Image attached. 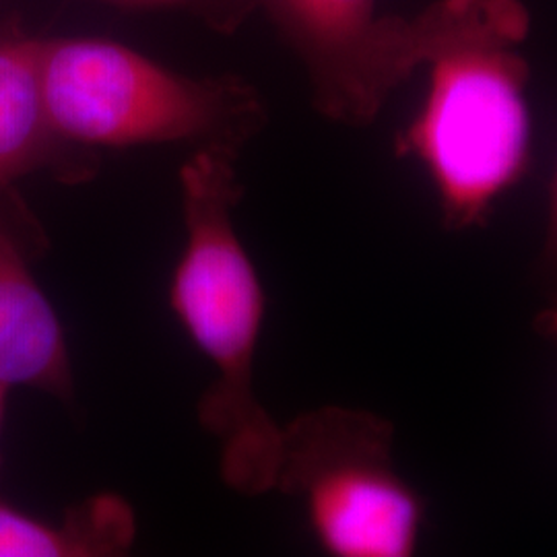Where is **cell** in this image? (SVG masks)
<instances>
[{"label":"cell","instance_id":"obj_7","mask_svg":"<svg viewBox=\"0 0 557 557\" xmlns=\"http://www.w3.org/2000/svg\"><path fill=\"white\" fill-rule=\"evenodd\" d=\"M48 170L62 182L96 172L94 151L60 139L48 116L41 85L40 38L0 29V193L17 180Z\"/></svg>","mask_w":557,"mask_h":557},{"label":"cell","instance_id":"obj_2","mask_svg":"<svg viewBox=\"0 0 557 557\" xmlns=\"http://www.w3.org/2000/svg\"><path fill=\"white\" fill-rule=\"evenodd\" d=\"M527 34L522 13L440 52L423 106L398 135V156L425 168L450 232L485 225L529 170V64L518 52Z\"/></svg>","mask_w":557,"mask_h":557},{"label":"cell","instance_id":"obj_5","mask_svg":"<svg viewBox=\"0 0 557 557\" xmlns=\"http://www.w3.org/2000/svg\"><path fill=\"white\" fill-rule=\"evenodd\" d=\"M393 440L388 419L335 405L306 411L281 428L275 490L304 502L326 554H416L425 508L397 471Z\"/></svg>","mask_w":557,"mask_h":557},{"label":"cell","instance_id":"obj_4","mask_svg":"<svg viewBox=\"0 0 557 557\" xmlns=\"http://www.w3.org/2000/svg\"><path fill=\"white\" fill-rule=\"evenodd\" d=\"M301 60L320 114L374 122L421 66L481 29L524 11L520 0H436L413 17L382 15L379 0H259Z\"/></svg>","mask_w":557,"mask_h":557},{"label":"cell","instance_id":"obj_11","mask_svg":"<svg viewBox=\"0 0 557 557\" xmlns=\"http://www.w3.org/2000/svg\"><path fill=\"white\" fill-rule=\"evenodd\" d=\"M539 329H541L543 335L556 338L557 341V304H552L545 312H541Z\"/></svg>","mask_w":557,"mask_h":557},{"label":"cell","instance_id":"obj_3","mask_svg":"<svg viewBox=\"0 0 557 557\" xmlns=\"http://www.w3.org/2000/svg\"><path fill=\"white\" fill-rule=\"evenodd\" d=\"M40 66L50 122L83 151L149 143L239 151L267 122L252 85L186 77L114 41L40 38Z\"/></svg>","mask_w":557,"mask_h":557},{"label":"cell","instance_id":"obj_10","mask_svg":"<svg viewBox=\"0 0 557 557\" xmlns=\"http://www.w3.org/2000/svg\"><path fill=\"white\" fill-rule=\"evenodd\" d=\"M539 275H541V285L552 298V304H557V165L549 184L547 230H545V242L539 259Z\"/></svg>","mask_w":557,"mask_h":557},{"label":"cell","instance_id":"obj_6","mask_svg":"<svg viewBox=\"0 0 557 557\" xmlns=\"http://www.w3.org/2000/svg\"><path fill=\"white\" fill-rule=\"evenodd\" d=\"M46 232L20 193H0V388L71 400L75 382L64 329L34 277Z\"/></svg>","mask_w":557,"mask_h":557},{"label":"cell","instance_id":"obj_9","mask_svg":"<svg viewBox=\"0 0 557 557\" xmlns=\"http://www.w3.org/2000/svg\"><path fill=\"white\" fill-rule=\"evenodd\" d=\"M124 7H161V9H182L190 15L200 17L220 32L236 29L257 7L259 0H106Z\"/></svg>","mask_w":557,"mask_h":557},{"label":"cell","instance_id":"obj_12","mask_svg":"<svg viewBox=\"0 0 557 557\" xmlns=\"http://www.w3.org/2000/svg\"><path fill=\"white\" fill-rule=\"evenodd\" d=\"M4 407H7V391L0 388V432H2V421H4Z\"/></svg>","mask_w":557,"mask_h":557},{"label":"cell","instance_id":"obj_1","mask_svg":"<svg viewBox=\"0 0 557 557\" xmlns=\"http://www.w3.org/2000/svg\"><path fill=\"white\" fill-rule=\"evenodd\" d=\"M238 153L230 147H200L182 165L186 244L170 285V308L218 370L200 397L199 421L220 444L221 479L255 498L275 490L281 428L255 393L264 292L234 230V209L242 199Z\"/></svg>","mask_w":557,"mask_h":557},{"label":"cell","instance_id":"obj_8","mask_svg":"<svg viewBox=\"0 0 557 557\" xmlns=\"http://www.w3.org/2000/svg\"><path fill=\"white\" fill-rule=\"evenodd\" d=\"M137 537L131 504L96 494L71 506L60 522L32 517L0 502V557H114Z\"/></svg>","mask_w":557,"mask_h":557}]
</instances>
